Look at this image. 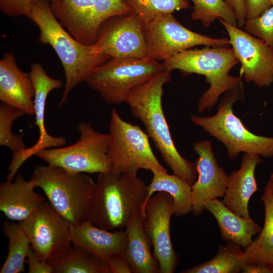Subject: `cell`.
Masks as SVG:
<instances>
[{"mask_svg":"<svg viewBox=\"0 0 273 273\" xmlns=\"http://www.w3.org/2000/svg\"><path fill=\"white\" fill-rule=\"evenodd\" d=\"M31 180L71 225L87 220L95 181L86 173H71L49 165L37 166Z\"/></svg>","mask_w":273,"mask_h":273,"instance_id":"cell-5","label":"cell"},{"mask_svg":"<svg viewBox=\"0 0 273 273\" xmlns=\"http://www.w3.org/2000/svg\"><path fill=\"white\" fill-rule=\"evenodd\" d=\"M19 223L29 238L31 248L41 260L48 261L59 257L72 246L71 225L49 203L44 202Z\"/></svg>","mask_w":273,"mask_h":273,"instance_id":"cell-11","label":"cell"},{"mask_svg":"<svg viewBox=\"0 0 273 273\" xmlns=\"http://www.w3.org/2000/svg\"><path fill=\"white\" fill-rule=\"evenodd\" d=\"M244 2L246 19L261 15L272 6L269 0H244Z\"/></svg>","mask_w":273,"mask_h":273,"instance_id":"cell-36","label":"cell"},{"mask_svg":"<svg viewBox=\"0 0 273 273\" xmlns=\"http://www.w3.org/2000/svg\"><path fill=\"white\" fill-rule=\"evenodd\" d=\"M22 111L2 103L0 105V145L10 149L13 153L25 150L26 148L22 137L12 131L13 123L24 115Z\"/></svg>","mask_w":273,"mask_h":273,"instance_id":"cell-31","label":"cell"},{"mask_svg":"<svg viewBox=\"0 0 273 273\" xmlns=\"http://www.w3.org/2000/svg\"><path fill=\"white\" fill-rule=\"evenodd\" d=\"M173 214V198L166 192L154 193L146 205L143 226L151 241L160 273L174 272L178 263L179 257L173 248L170 234Z\"/></svg>","mask_w":273,"mask_h":273,"instance_id":"cell-14","label":"cell"},{"mask_svg":"<svg viewBox=\"0 0 273 273\" xmlns=\"http://www.w3.org/2000/svg\"><path fill=\"white\" fill-rule=\"evenodd\" d=\"M171 73L164 70L134 88L125 103L133 116L144 124L147 134L173 173L192 185L198 176L196 164L184 158L177 151L162 108L163 86L171 80Z\"/></svg>","mask_w":273,"mask_h":273,"instance_id":"cell-2","label":"cell"},{"mask_svg":"<svg viewBox=\"0 0 273 273\" xmlns=\"http://www.w3.org/2000/svg\"><path fill=\"white\" fill-rule=\"evenodd\" d=\"M264 222L259 235L244 250L247 264L262 266L273 273V184L268 181L261 197Z\"/></svg>","mask_w":273,"mask_h":273,"instance_id":"cell-24","label":"cell"},{"mask_svg":"<svg viewBox=\"0 0 273 273\" xmlns=\"http://www.w3.org/2000/svg\"><path fill=\"white\" fill-rule=\"evenodd\" d=\"M269 1L270 2V3L271 4V5H273V0H269Z\"/></svg>","mask_w":273,"mask_h":273,"instance_id":"cell-41","label":"cell"},{"mask_svg":"<svg viewBox=\"0 0 273 273\" xmlns=\"http://www.w3.org/2000/svg\"><path fill=\"white\" fill-rule=\"evenodd\" d=\"M151 183L147 186V195L143 204L141 215L145 216V207L150 198L155 193L163 192L169 194L173 200L174 215H185L192 211V185L180 177L167 171L153 169Z\"/></svg>","mask_w":273,"mask_h":273,"instance_id":"cell-25","label":"cell"},{"mask_svg":"<svg viewBox=\"0 0 273 273\" xmlns=\"http://www.w3.org/2000/svg\"><path fill=\"white\" fill-rule=\"evenodd\" d=\"M144 25L133 12L107 20L100 26L93 45L96 52L111 58L148 57Z\"/></svg>","mask_w":273,"mask_h":273,"instance_id":"cell-12","label":"cell"},{"mask_svg":"<svg viewBox=\"0 0 273 273\" xmlns=\"http://www.w3.org/2000/svg\"><path fill=\"white\" fill-rule=\"evenodd\" d=\"M34 88L33 99L35 125L39 130L37 142L30 148L16 153H13V157L9 165V172L7 180H13L20 166L33 155L48 148L62 147L66 143L63 136H54L48 132L44 123L45 109L48 95L53 90L59 89L62 86L60 79L50 77L45 71L42 65L34 63L30 67L29 73Z\"/></svg>","mask_w":273,"mask_h":273,"instance_id":"cell-13","label":"cell"},{"mask_svg":"<svg viewBox=\"0 0 273 273\" xmlns=\"http://www.w3.org/2000/svg\"><path fill=\"white\" fill-rule=\"evenodd\" d=\"M262 161L260 155L244 153L240 168L229 176L222 201L229 209L240 216L250 217L248 203L252 196L258 190L255 168Z\"/></svg>","mask_w":273,"mask_h":273,"instance_id":"cell-19","label":"cell"},{"mask_svg":"<svg viewBox=\"0 0 273 273\" xmlns=\"http://www.w3.org/2000/svg\"><path fill=\"white\" fill-rule=\"evenodd\" d=\"M219 245L216 255L210 260L183 270L181 273H237L247 264L244 250L231 241Z\"/></svg>","mask_w":273,"mask_h":273,"instance_id":"cell-27","label":"cell"},{"mask_svg":"<svg viewBox=\"0 0 273 273\" xmlns=\"http://www.w3.org/2000/svg\"><path fill=\"white\" fill-rule=\"evenodd\" d=\"M245 31L273 48V5L261 15L246 19Z\"/></svg>","mask_w":273,"mask_h":273,"instance_id":"cell-32","label":"cell"},{"mask_svg":"<svg viewBox=\"0 0 273 273\" xmlns=\"http://www.w3.org/2000/svg\"><path fill=\"white\" fill-rule=\"evenodd\" d=\"M243 273H270L269 270L262 266L252 264H246L244 266Z\"/></svg>","mask_w":273,"mask_h":273,"instance_id":"cell-39","label":"cell"},{"mask_svg":"<svg viewBox=\"0 0 273 273\" xmlns=\"http://www.w3.org/2000/svg\"><path fill=\"white\" fill-rule=\"evenodd\" d=\"M34 88L29 73L18 67L14 55L6 53L0 61V100L25 114L34 115Z\"/></svg>","mask_w":273,"mask_h":273,"instance_id":"cell-17","label":"cell"},{"mask_svg":"<svg viewBox=\"0 0 273 273\" xmlns=\"http://www.w3.org/2000/svg\"><path fill=\"white\" fill-rule=\"evenodd\" d=\"M39 30L38 42L50 46L62 65L65 82L58 104L62 106L70 94L97 69L109 60L108 56L96 52L94 46L81 44L72 37L54 15L47 1L33 2L28 17Z\"/></svg>","mask_w":273,"mask_h":273,"instance_id":"cell-1","label":"cell"},{"mask_svg":"<svg viewBox=\"0 0 273 273\" xmlns=\"http://www.w3.org/2000/svg\"><path fill=\"white\" fill-rule=\"evenodd\" d=\"M29 273H53V268L47 261L40 259L31 248L26 259Z\"/></svg>","mask_w":273,"mask_h":273,"instance_id":"cell-35","label":"cell"},{"mask_svg":"<svg viewBox=\"0 0 273 273\" xmlns=\"http://www.w3.org/2000/svg\"><path fill=\"white\" fill-rule=\"evenodd\" d=\"M191 1L194 5L192 19L201 21L204 27L210 26L217 19L237 26L234 12L223 0Z\"/></svg>","mask_w":273,"mask_h":273,"instance_id":"cell-29","label":"cell"},{"mask_svg":"<svg viewBox=\"0 0 273 273\" xmlns=\"http://www.w3.org/2000/svg\"><path fill=\"white\" fill-rule=\"evenodd\" d=\"M269 181L273 184V172L270 175Z\"/></svg>","mask_w":273,"mask_h":273,"instance_id":"cell-40","label":"cell"},{"mask_svg":"<svg viewBox=\"0 0 273 273\" xmlns=\"http://www.w3.org/2000/svg\"><path fill=\"white\" fill-rule=\"evenodd\" d=\"M72 244L81 247L106 260L114 254L122 255L127 243L125 229L108 231L88 220L71 226Z\"/></svg>","mask_w":273,"mask_h":273,"instance_id":"cell-21","label":"cell"},{"mask_svg":"<svg viewBox=\"0 0 273 273\" xmlns=\"http://www.w3.org/2000/svg\"><path fill=\"white\" fill-rule=\"evenodd\" d=\"M204 209L215 218L222 240L231 241L242 248L249 246L253 241L252 237L262 230V228L251 217L236 214L218 198L207 201Z\"/></svg>","mask_w":273,"mask_h":273,"instance_id":"cell-22","label":"cell"},{"mask_svg":"<svg viewBox=\"0 0 273 273\" xmlns=\"http://www.w3.org/2000/svg\"><path fill=\"white\" fill-rule=\"evenodd\" d=\"M147 195V186L137 174L99 173L87 220L108 231L125 229L141 215Z\"/></svg>","mask_w":273,"mask_h":273,"instance_id":"cell-3","label":"cell"},{"mask_svg":"<svg viewBox=\"0 0 273 273\" xmlns=\"http://www.w3.org/2000/svg\"><path fill=\"white\" fill-rule=\"evenodd\" d=\"M3 230L9 241L7 256L1 273H20L25 270L24 263L31 248L30 241L19 223H3Z\"/></svg>","mask_w":273,"mask_h":273,"instance_id":"cell-28","label":"cell"},{"mask_svg":"<svg viewBox=\"0 0 273 273\" xmlns=\"http://www.w3.org/2000/svg\"><path fill=\"white\" fill-rule=\"evenodd\" d=\"M30 179L26 181L18 175L14 181L0 185V210L9 219L23 221L35 212L44 202V196L34 191Z\"/></svg>","mask_w":273,"mask_h":273,"instance_id":"cell-20","label":"cell"},{"mask_svg":"<svg viewBox=\"0 0 273 273\" xmlns=\"http://www.w3.org/2000/svg\"><path fill=\"white\" fill-rule=\"evenodd\" d=\"M127 243L122 256L133 273H158L159 265L151 251L152 244L143 226L141 215L131 220L125 229Z\"/></svg>","mask_w":273,"mask_h":273,"instance_id":"cell-23","label":"cell"},{"mask_svg":"<svg viewBox=\"0 0 273 273\" xmlns=\"http://www.w3.org/2000/svg\"><path fill=\"white\" fill-rule=\"evenodd\" d=\"M172 14L160 15L144 24L148 57L164 61L197 46L220 47L230 45L229 38H213L187 28Z\"/></svg>","mask_w":273,"mask_h":273,"instance_id":"cell-10","label":"cell"},{"mask_svg":"<svg viewBox=\"0 0 273 273\" xmlns=\"http://www.w3.org/2000/svg\"><path fill=\"white\" fill-rule=\"evenodd\" d=\"M219 20L228 33L245 80L259 87L270 86L273 83V48L237 26Z\"/></svg>","mask_w":273,"mask_h":273,"instance_id":"cell-15","label":"cell"},{"mask_svg":"<svg viewBox=\"0 0 273 273\" xmlns=\"http://www.w3.org/2000/svg\"><path fill=\"white\" fill-rule=\"evenodd\" d=\"M41 1L52 3L60 0H0V9L3 13L9 16L28 17L31 4Z\"/></svg>","mask_w":273,"mask_h":273,"instance_id":"cell-34","label":"cell"},{"mask_svg":"<svg viewBox=\"0 0 273 273\" xmlns=\"http://www.w3.org/2000/svg\"><path fill=\"white\" fill-rule=\"evenodd\" d=\"M78 140L71 145L48 148L37 156L49 165L73 173H101L112 169L108 133L96 130L89 123L78 126Z\"/></svg>","mask_w":273,"mask_h":273,"instance_id":"cell-8","label":"cell"},{"mask_svg":"<svg viewBox=\"0 0 273 273\" xmlns=\"http://www.w3.org/2000/svg\"><path fill=\"white\" fill-rule=\"evenodd\" d=\"M164 70L162 63L149 57L110 58L85 82L107 104L120 105L132 89Z\"/></svg>","mask_w":273,"mask_h":273,"instance_id":"cell-7","label":"cell"},{"mask_svg":"<svg viewBox=\"0 0 273 273\" xmlns=\"http://www.w3.org/2000/svg\"><path fill=\"white\" fill-rule=\"evenodd\" d=\"M243 88L227 92L214 115H193L191 121L221 142L231 160L241 153L272 157L273 137L259 135L250 131L233 112V104L237 100L243 99Z\"/></svg>","mask_w":273,"mask_h":273,"instance_id":"cell-6","label":"cell"},{"mask_svg":"<svg viewBox=\"0 0 273 273\" xmlns=\"http://www.w3.org/2000/svg\"><path fill=\"white\" fill-rule=\"evenodd\" d=\"M94 6V0H60L50 3L60 24L78 42L89 46L95 43L99 30Z\"/></svg>","mask_w":273,"mask_h":273,"instance_id":"cell-18","label":"cell"},{"mask_svg":"<svg viewBox=\"0 0 273 273\" xmlns=\"http://www.w3.org/2000/svg\"><path fill=\"white\" fill-rule=\"evenodd\" d=\"M198 158L196 161L198 176L192 185V212L200 214L205 203L210 199L223 197L229 176L219 166L212 148L211 142L201 141L193 144Z\"/></svg>","mask_w":273,"mask_h":273,"instance_id":"cell-16","label":"cell"},{"mask_svg":"<svg viewBox=\"0 0 273 273\" xmlns=\"http://www.w3.org/2000/svg\"><path fill=\"white\" fill-rule=\"evenodd\" d=\"M72 245L64 255L48 261L53 273H111L105 260Z\"/></svg>","mask_w":273,"mask_h":273,"instance_id":"cell-26","label":"cell"},{"mask_svg":"<svg viewBox=\"0 0 273 273\" xmlns=\"http://www.w3.org/2000/svg\"><path fill=\"white\" fill-rule=\"evenodd\" d=\"M108 134L111 171L133 174L140 169L167 171L155 155L147 133L123 120L115 109L111 112Z\"/></svg>","mask_w":273,"mask_h":273,"instance_id":"cell-9","label":"cell"},{"mask_svg":"<svg viewBox=\"0 0 273 273\" xmlns=\"http://www.w3.org/2000/svg\"><path fill=\"white\" fill-rule=\"evenodd\" d=\"M111 273H131V268L124 257L120 254H114L105 260Z\"/></svg>","mask_w":273,"mask_h":273,"instance_id":"cell-37","label":"cell"},{"mask_svg":"<svg viewBox=\"0 0 273 273\" xmlns=\"http://www.w3.org/2000/svg\"><path fill=\"white\" fill-rule=\"evenodd\" d=\"M94 18L98 29L107 20L132 12L125 0H94Z\"/></svg>","mask_w":273,"mask_h":273,"instance_id":"cell-33","label":"cell"},{"mask_svg":"<svg viewBox=\"0 0 273 273\" xmlns=\"http://www.w3.org/2000/svg\"><path fill=\"white\" fill-rule=\"evenodd\" d=\"M145 24L157 16L190 7L188 0H125Z\"/></svg>","mask_w":273,"mask_h":273,"instance_id":"cell-30","label":"cell"},{"mask_svg":"<svg viewBox=\"0 0 273 273\" xmlns=\"http://www.w3.org/2000/svg\"><path fill=\"white\" fill-rule=\"evenodd\" d=\"M234 12L237 20V26L244 27L246 20V13L244 0H223Z\"/></svg>","mask_w":273,"mask_h":273,"instance_id":"cell-38","label":"cell"},{"mask_svg":"<svg viewBox=\"0 0 273 273\" xmlns=\"http://www.w3.org/2000/svg\"><path fill=\"white\" fill-rule=\"evenodd\" d=\"M239 62L232 48L206 47L189 49L163 61L165 70L177 69L185 74L204 75L209 88L200 97L197 110L202 113L211 110L223 93L243 87L241 78L229 75Z\"/></svg>","mask_w":273,"mask_h":273,"instance_id":"cell-4","label":"cell"}]
</instances>
